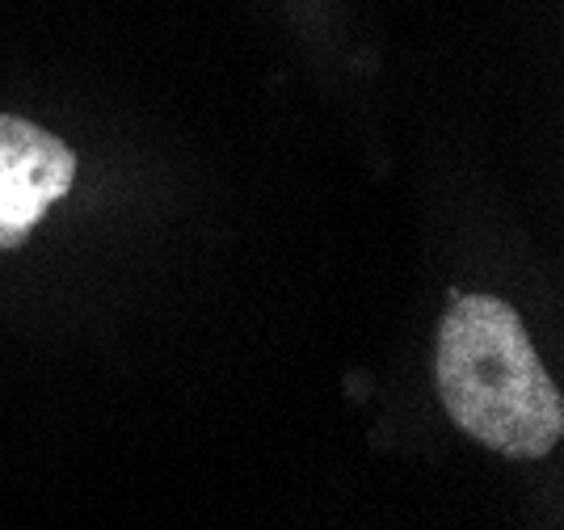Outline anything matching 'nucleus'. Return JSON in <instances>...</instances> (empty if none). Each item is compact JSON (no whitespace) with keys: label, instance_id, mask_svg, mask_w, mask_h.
Returning <instances> with one entry per match:
<instances>
[{"label":"nucleus","instance_id":"nucleus-1","mask_svg":"<svg viewBox=\"0 0 564 530\" xmlns=\"http://www.w3.org/2000/svg\"><path fill=\"white\" fill-rule=\"evenodd\" d=\"M434 383L451 421L506 459H540L564 434L561 388L506 300H455L434 342Z\"/></svg>","mask_w":564,"mask_h":530},{"label":"nucleus","instance_id":"nucleus-2","mask_svg":"<svg viewBox=\"0 0 564 530\" xmlns=\"http://www.w3.org/2000/svg\"><path fill=\"white\" fill-rule=\"evenodd\" d=\"M76 182V152L30 118L0 115V253L25 245Z\"/></svg>","mask_w":564,"mask_h":530}]
</instances>
